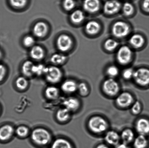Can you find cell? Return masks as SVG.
<instances>
[{"label": "cell", "instance_id": "f6af8a7d", "mask_svg": "<svg viewBox=\"0 0 149 148\" xmlns=\"http://www.w3.org/2000/svg\"><path fill=\"white\" fill-rule=\"evenodd\" d=\"M3 107L2 105H1V103H0V117H1V115H2L3 113Z\"/></svg>", "mask_w": 149, "mask_h": 148}, {"label": "cell", "instance_id": "d6a6232c", "mask_svg": "<svg viewBox=\"0 0 149 148\" xmlns=\"http://www.w3.org/2000/svg\"><path fill=\"white\" fill-rule=\"evenodd\" d=\"M77 92L82 97H86L88 96L90 92V89L87 83L82 82L78 83Z\"/></svg>", "mask_w": 149, "mask_h": 148}, {"label": "cell", "instance_id": "7bdbcfd3", "mask_svg": "<svg viewBox=\"0 0 149 148\" xmlns=\"http://www.w3.org/2000/svg\"><path fill=\"white\" fill-rule=\"evenodd\" d=\"M115 148H130L125 143H119L118 145L115 146Z\"/></svg>", "mask_w": 149, "mask_h": 148}, {"label": "cell", "instance_id": "d4e9b609", "mask_svg": "<svg viewBox=\"0 0 149 148\" xmlns=\"http://www.w3.org/2000/svg\"><path fill=\"white\" fill-rule=\"evenodd\" d=\"M44 49L40 46L35 45L31 49L30 54L32 59L36 61H40L45 57Z\"/></svg>", "mask_w": 149, "mask_h": 148}, {"label": "cell", "instance_id": "4fadbf2b", "mask_svg": "<svg viewBox=\"0 0 149 148\" xmlns=\"http://www.w3.org/2000/svg\"><path fill=\"white\" fill-rule=\"evenodd\" d=\"M81 105L79 99L77 97L71 95L65 98L62 102V107L66 108L72 114L78 111Z\"/></svg>", "mask_w": 149, "mask_h": 148}, {"label": "cell", "instance_id": "7a4b0ae2", "mask_svg": "<svg viewBox=\"0 0 149 148\" xmlns=\"http://www.w3.org/2000/svg\"><path fill=\"white\" fill-rule=\"evenodd\" d=\"M88 127L91 132L100 134L106 132L109 127V124L104 117L99 115L91 117L88 121Z\"/></svg>", "mask_w": 149, "mask_h": 148}, {"label": "cell", "instance_id": "5b68a950", "mask_svg": "<svg viewBox=\"0 0 149 148\" xmlns=\"http://www.w3.org/2000/svg\"><path fill=\"white\" fill-rule=\"evenodd\" d=\"M134 52L130 46L127 45L120 46L117 50L116 58L120 64L125 65L130 63L133 59Z\"/></svg>", "mask_w": 149, "mask_h": 148}, {"label": "cell", "instance_id": "4dcf8cb0", "mask_svg": "<svg viewBox=\"0 0 149 148\" xmlns=\"http://www.w3.org/2000/svg\"><path fill=\"white\" fill-rule=\"evenodd\" d=\"M119 43L116 39L109 38L106 39L103 43L104 48L108 52H112L119 47Z\"/></svg>", "mask_w": 149, "mask_h": 148}, {"label": "cell", "instance_id": "e0dca14e", "mask_svg": "<svg viewBox=\"0 0 149 148\" xmlns=\"http://www.w3.org/2000/svg\"><path fill=\"white\" fill-rule=\"evenodd\" d=\"M61 93L60 89L56 85H49L44 90L43 94L47 100L54 101L59 98Z\"/></svg>", "mask_w": 149, "mask_h": 148}, {"label": "cell", "instance_id": "74e56055", "mask_svg": "<svg viewBox=\"0 0 149 148\" xmlns=\"http://www.w3.org/2000/svg\"><path fill=\"white\" fill-rule=\"evenodd\" d=\"M62 6L65 11H72L77 6V1L76 0H63Z\"/></svg>", "mask_w": 149, "mask_h": 148}, {"label": "cell", "instance_id": "52a82bcc", "mask_svg": "<svg viewBox=\"0 0 149 148\" xmlns=\"http://www.w3.org/2000/svg\"><path fill=\"white\" fill-rule=\"evenodd\" d=\"M102 89L107 96H116L119 94L120 86L119 82L115 79L108 78L102 83Z\"/></svg>", "mask_w": 149, "mask_h": 148}, {"label": "cell", "instance_id": "ba28073f", "mask_svg": "<svg viewBox=\"0 0 149 148\" xmlns=\"http://www.w3.org/2000/svg\"><path fill=\"white\" fill-rule=\"evenodd\" d=\"M15 136V127L9 123L0 125V143L6 144L11 141Z\"/></svg>", "mask_w": 149, "mask_h": 148}, {"label": "cell", "instance_id": "2e32d148", "mask_svg": "<svg viewBox=\"0 0 149 148\" xmlns=\"http://www.w3.org/2000/svg\"><path fill=\"white\" fill-rule=\"evenodd\" d=\"M72 113L63 107L58 108L55 114V118L59 124H65L70 121Z\"/></svg>", "mask_w": 149, "mask_h": 148}, {"label": "cell", "instance_id": "e575fe53", "mask_svg": "<svg viewBox=\"0 0 149 148\" xmlns=\"http://www.w3.org/2000/svg\"><path fill=\"white\" fill-rule=\"evenodd\" d=\"M47 67L45 66L42 64H34L33 68V76H44Z\"/></svg>", "mask_w": 149, "mask_h": 148}, {"label": "cell", "instance_id": "b9f144b4", "mask_svg": "<svg viewBox=\"0 0 149 148\" xmlns=\"http://www.w3.org/2000/svg\"><path fill=\"white\" fill-rule=\"evenodd\" d=\"M139 6L143 12L149 14V0H141Z\"/></svg>", "mask_w": 149, "mask_h": 148}, {"label": "cell", "instance_id": "603a6c76", "mask_svg": "<svg viewBox=\"0 0 149 148\" xmlns=\"http://www.w3.org/2000/svg\"><path fill=\"white\" fill-rule=\"evenodd\" d=\"M14 87L20 92H25L29 89L30 83L28 79L23 76L18 77L14 82Z\"/></svg>", "mask_w": 149, "mask_h": 148}, {"label": "cell", "instance_id": "44dd1931", "mask_svg": "<svg viewBox=\"0 0 149 148\" xmlns=\"http://www.w3.org/2000/svg\"><path fill=\"white\" fill-rule=\"evenodd\" d=\"M104 140L109 145L116 146L121 140L120 134L113 130H109L105 133Z\"/></svg>", "mask_w": 149, "mask_h": 148}, {"label": "cell", "instance_id": "4316f807", "mask_svg": "<svg viewBox=\"0 0 149 148\" xmlns=\"http://www.w3.org/2000/svg\"><path fill=\"white\" fill-rule=\"evenodd\" d=\"M136 10L135 5L132 1H124L122 3L121 11L125 17H130L134 14Z\"/></svg>", "mask_w": 149, "mask_h": 148}, {"label": "cell", "instance_id": "f35d334b", "mask_svg": "<svg viewBox=\"0 0 149 148\" xmlns=\"http://www.w3.org/2000/svg\"><path fill=\"white\" fill-rule=\"evenodd\" d=\"M36 40L33 36L30 35H26L23 39V43L24 46L27 47L31 48L35 45Z\"/></svg>", "mask_w": 149, "mask_h": 148}, {"label": "cell", "instance_id": "60d3db41", "mask_svg": "<svg viewBox=\"0 0 149 148\" xmlns=\"http://www.w3.org/2000/svg\"><path fill=\"white\" fill-rule=\"evenodd\" d=\"M7 71L6 67L0 63V85L3 83L6 78Z\"/></svg>", "mask_w": 149, "mask_h": 148}, {"label": "cell", "instance_id": "bcb514c9", "mask_svg": "<svg viewBox=\"0 0 149 148\" xmlns=\"http://www.w3.org/2000/svg\"><path fill=\"white\" fill-rule=\"evenodd\" d=\"M2 56V53L1 51L0 50V60H1Z\"/></svg>", "mask_w": 149, "mask_h": 148}, {"label": "cell", "instance_id": "9a60e30c", "mask_svg": "<svg viewBox=\"0 0 149 148\" xmlns=\"http://www.w3.org/2000/svg\"><path fill=\"white\" fill-rule=\"evenodd\" d=\"M136 131L139 135L149 136V118L146 117H140L135 123Z\"/></svg>", "mask_w": 149, "mask_h": 148}, {"label": "cell", "instance_id": "9c48e42d", "mask_svg": "<svg viewBox=\"0 0 149 148\" xmlns=\"http://www.w3.org/2000/svg\"><path fill=\"white\" fill-rule=\"evenodd\" d=\"M122 4L119 0H106L103 2L102 10L105 15H114L121 11Z\"/></svg>", "mask_w": 149, "mask_h": 148}, {"label": "cell", "instance_id": "8fae6325", "mask_svg": "<svg viewBox=\"0 0 149 148\" xmlns=\"http://www.w3.org/2000/svg\"><path fill=\"white\" fill-rule=\"evenodd\" d=\"M115 103L121 108L131 107L135 102L134 96L128 92H123L118 94L115 99Z\"/></svg>", "mask_w": 149, "mask_h": 148}, {"label": "cell", "instance_id": "d6986e66", "mask_svg": "<svg viewBox=\"0 0 149 148\" xmlns=\"http://www.w3.org/2000/svg\"><path fill=\"white\" fill-rule=\"evenodd\" d=\"M146 40L142 34L134 33L130 36L128 42L130 47L134 49H140L145 46Z\"/></svg>", "mask_w": 149, "mask_h": 148}, {"label": "cell", "instance_id": "5bb4252c", "mask_svg": "<svg viewBox=\"0 0 149 148\" xmlns=\"http://www.w3.org/2000/svg\"><path fill=\"white\" fill-rule=\"evenodd\" d=\"M78 84L74 79H67L62 82L59 88L61 92L65 95L70 96L77 92Z\"/></svg>", "mask_w": 149, "mask_h": 148}, {"label": "cell", "instance_id": "f1b7e54d", "mask_svg": "<svg viewBox=\"0 0 149 148\" xmlns=\"http://www.w3.org/2000/svg\"><path fill=\"white\" fill-rule=\"evenodd\" d=\"M31 130L28 127L21 125L15 127V136L19 138L24 139L30 136Z\"/></svg>", "mask_w": 149, "mask_h": 148}, {"label": "cell", "instance_id": "3957f363", "mask_svg": "<svg viewBox=\"0 0 149 148\" xmlns=\"http://www.w3.org/2000/svg\"><path fill=\"white\" fill-rule=\"evenodd\" d=\"M131 26L123 20H118L112 25L111 32L115 38L122 39L127 37L131 33Z\"/></svg>", "mask_w": 149, "mask_h": 148}, {"label": "cell", "instance_id": "8d00e7d4", "mask_svg": "<svg viewBox=\"0 0 149 148\" xmlns=\"http://www.w3.org/2000/svg\"><path fill=\"white\" fill-rule=\"evenodd\" d=\"M143 106L140 101H135L131 107V113L134 115H138L141 114L142 111Z\"/></svg>", "mask_w": 149, "mask_h": 148}, {"label": "cell", "instance_id": "ffe728a7", "mask_svg": "<svg viewBox=\"0 0 149 148\" xmlns=\"http://www.w3.org/2000/svg\"><path fill=\"white\" fill-rule=\"evenodd\" d=\"M100 23L95 20H91L85 24V31L89 35L95 36L101 30Z\"/></svg>", "mask_w": 149, "mask_h": 148}, {"label": "cell", "instance_id": "277c9868", "mask_svg": "<svg viewBox=\"0 0 149 148\" xmlns=\"http://www.w3.org/2000/svg\"><path fill=\"white\" fill-rule=\"evenodd\" d=\"M44 76L49 85H56L62 82L63 73L58 67L54 65L47 67Z\"/></svg>", "mask_w": 149, "mask_h": 148}, {"label": "cell", "instance_id": "ac0fdd59", "mask_svg": "<svg viewBox=\"0 0 149 148\" xmlns=\"http://www.w3.org/2000/svg\"><path fill=\"white\" fill-rule=\"evenodd\" d=\"M48 148H75L72 142L64 136H61L54 138Z\"/></svg>", "mask_w": 149, "mask_h": 148}, {"label": "cell", "instance_id": "ab89813d", "mask_svg": "<svg viewBox=\"0 0 149 148\" xmlns=\"http://www.w3.org/2000/svg\"><path fill=\"white\" fill-rule=\"evenodd\" d=\"M135 70L132 68L128 67L124 69L122 72V76L124 79L129 80L133 78Z\"/></svg>", "mask_w": 149, "mask_h": 148}, {"label": "cell", "instance_id": "484cf974", "mask_svg": "<svg viewBox=\"0 0 149 148\" xmlns=\"http://www.w3.org/2000/svg\"><path fill=\"white\" fill-rule=\"evenodd\" d=\"M120 137L123 143L127 145L133 142L135 138L133 130L128 128L123 130L120 134Z\"/></svg>", "mask_w": 149, "mask_h": 148}, {"label": "cell", "instance_id": "8992f818", "mask_svg": "<svg viewBox=\"0 0 149 148\" xmlns=\"http://www.w3.org/2000/svg\"><path fill=\"white\" fill-rule=\"evenodd\" d=\"M133 79L141 87H149V68L142 67L135 70Z\"/></svg>", "mask_w": 149, "mask_h": 148}, {"label": "cell", "instance_id": "7dc6e473", "mask_svg": "<svg viewBox=\"0 0 149 148\" xmlns=\"http://www.w3.org/2000/svg\"><path fill=\"white\" fill-rule=\"evenodd\" d=\"M124 1H132V0H123Z\"/></svg>", "mask_w": 149, "mask_h": 148}, {"label": "cell", "instance_id": "f546056e", "mask_svg": "<svg viewBox=\"0 0 149 148\" xmlns=\"http://www.w3.org/2000/svg\"><path fill=\"white\" fill-rule=\"evenodd\" d=\"M133 146L135 148H148L149 140L147 136L139 135L134 140Z\"/></svg>", "mask_w": 149, "mask_h": 148}, {"label": "cell", "instance_id": "30bf717a", "mask_svg": "<svg viewBox=\"0 0 149 148\" xmlns=\"http://www.w3.org/2000/svg\"><path fill=\"white\" fill-rule=\"evenodd\" d=\"M103 4L102 0H82V7L85 12L94 14L102 10Z\"/></svg>", "mask_w": 149, "mask_h": 148}, {"label": "cell", "instance_id": "d590c367", "mask_svg": "<svg viewBox=\"0 0 149 148\" xmlns=\"http://www.w3.org/2000/svg\"><path fill=\"white\" fill-rule=\"evenodd\" d=\"M8 2L13 8L20 9L24 8L27 6L28 0H8Z\"/></svg>", "mask_w": 149, "mask_h": 148}, {"label": "cell", "instance_id": "ee69618b", "mask_svg": "<svg viewBox=\"0 0 149 148\" xmlns=\"http://www.w3.org/2000/svg\"><path fill=\"white\" fill-rule=\"evenodd\" d=\"M96 148H110L107 145L104 144V143H100L97 145Z\"/></svg>", "mask_w": 149, "mask_h": 148}, {"label": "cell", "instance_id": "1f68e13d", "mask_svg": "<svg viewBox=\"0 0 149 148\" xmlns=\"http://www.w3.org/2000/svg\"><path fill=\"white\" fill-rule=\"evenodd\" d=\"M67 59V56L61 53H56L52 55L50 58L51 62L55 66L63 64Z\"/></svg>", "mask_w": 149, "mask_h": 148}, {"label": "cell", "instance_id": "7402d4cb", "mask_svg": "<svg viewBox=\"0 0 149 148\" xmlns=\"http://www.w3.org/2000/svg\"><path fill=\"white\" fill-rule=\"evenodd\" d=\"M33 33L38 38H43L47 34L49 27L46 23L39 21L35 24L33 28Z\"/></svg>", "mask_w": 149, "mask_h": 148}, {"label": "cell", "instance_id": "836d02e7", "mask_svg": "<svg viewBox=\"0 0 149 148\" xmlns=\"http://www.w3.org/2000/svg\"><path fill=\"white\" fill-rule=\"evenodd\" d=\"M106 72L108 78L115 79L119 75L120 71L117 66L111 65H109L107 68Z\"/></svg>", "mask_w": 149, "mask_h": 148}, {"label": "cell", "instance_id": "83f0119b", "mask_svg": "<svg viewBox=\"0 0 149 148\" xmlns=\"http://www.w3.org/2000/svg\"><path fill=\"white\" fill-rule=\"evenodd\" d=\"M34 64L31 61L27 60L25 61L22 65L21 72L23 76L29 79L33 76V68Z\"/></svg>", "mask_w": 149, "mask_h": 148}, {"label": "cell", "instance_id": "6da1fadb", "mask_svg": "<svg viewBox=\"0 0 149 148\" xmlns=\"http://www.w3.org/2000/svg\"><path fill=\"white\" fill-rule=\"evenodd\" d=\"M31 142L37 148H48L54 140L52 132L43 127H36L31 131Z\"/></svg>", "mask_w": 149, "mask_h": 148}, {"label": "cell", "instance_id": "cb8c5ba5", "mask_svg": "<svg viewBox=\"0 0 149 148\" xmlns=\"http://www.w3.org/2000/svg\"><path fill=\"white\" fill-rule=\"evenodd\" d=\"M86 17L84 11L83 10L77 9L74 10L71 13L70 19L74 24H79L84 21Z\"/></svg>", "mask_w": 149, "mask_h": 148}, {"label": "cell", "instance_id": "7c38bea8", "mask_svg": "<svg viewBox=\"0 0 149 148\" xmlns=\"http://www.w3.org/2000/svg\"><path fill=\"white\" fill-rule=\"evenodd\" d=\"M73 44V41L72 38L68 34H61L57 39V47L61 52L68 51L72 48Z\"/></svg>", "mask_w": 149, "mask_h": 148}]
</instances>
